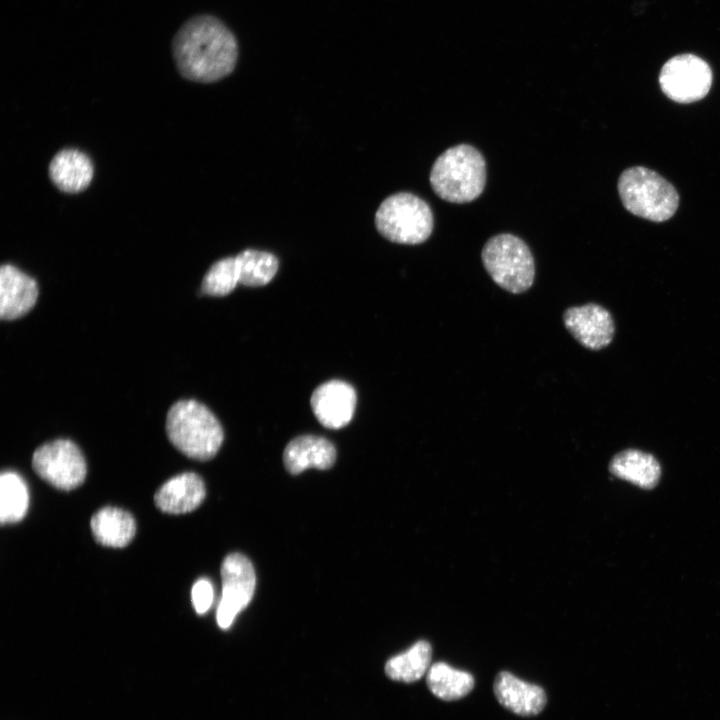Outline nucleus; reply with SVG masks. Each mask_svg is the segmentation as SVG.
I'll return each mask as SVG.
<instances>
[{
  "mask_svg": "<svg viewBox=\"0 0 720 720\" xmlns=\"http://www.w3.org/2000/svg\"><path fill=\"white\" fill-rule=\"evenodd\" d=\"M172 51L181 75L201 83L228 76L238 58L236 37L221 20L211 15L186 21L173 39Z\"/></svg>",
  "mask_w": 720,
  "mask_h": 720,
  "instance_id": "nucleus-1",
  "label": "nucleus"
},
{
  "mask_svg": "<svg viewBox=\"0 0 720 720\" xmlns=\"http://www.w3.org/2000/svg\"><path fill=\"white\" fill-rule=\"evenodd\" d=\"M431 187L441 199L467 203L478 198L486 183L483 155L468 144L453 146L434 162L430 173Z\"/></svg>",
  "mask_w": 720,
  "mask_h": 720,
  "instance_id": "nucleus-2",
  "label": "nucleus"
},
{
  "mask_svg": "<svg viewBox=\"0 0 720 720\" xmlns=\"http://www.w3.org/2000/svg\"><path fill=\"white\" fill-rule=\"evenodd\" d=\"M166 432L178 450L200 461L213 458L224 439L218 419L196 400H180L171 406L166 418Z\"/></svg>",
  "mask_w": 720,
  "mask_h": 720,
  "instance_id": "nucleus-3",
  "label": "nucleus"
},
{
  "mask_svg": "<svg viewBox=\"0 0 720 720\" xmlns=\"http://www.w3.org/2000/svg\"><path fill=\"white\" fill-rule=\"evenodd\" d=\"M618 192L629 212L654 222L671 218L679 204L678 193L672 184L645 167L623 171L618 180Z\"/></svg>",
  "mask_w": 720,
  "mask_h": 720,
  "instance_id": "nucleus-4",
  "label": "nucleus"
},
{
  "mask_svg": "<svg viewBox=\"0 0 720 720\" xmlns=\"http://www.w3.org/2000/svg\"><path fill=\"white\" fill-rule=\"evenodd\" d=\"M481 258L490 277L504 290L519 294L532 286L533 255L519 237L509 233L491 237L482 249Z\"/></svg>",
  "mask_w": 720,
  "mask_h": 720,
  "instance_id": "nucleus-5",
  "label": "nucleus"
},
{
  "mask_svg": "<svg viewBox=\"0 0 720 720\" xmlns=\"http://www.w3.org/2000/svg\"><path fill=\"white\" fill-rule=\"evenodd\" d=\"M376 228L391 242L416 245L426 241L433 230L430 206L420 197L401 192L386 198L375 215Z\"/></svg>",
  "mask_w": 720,
  "mask_h": 720,
  "instance_id": "nucleus-6",
  "label": "nucleus"
},
{
  "mask_svg": "<svg viewBox=\"0 0 720 720\" xmlns=\"http://www.w3.org/2000/svg\"><path fill=\"white\" fill-rule=\"evenodd\" d=\"M35 472L47 483L61 490L80 486L87 473L80 449L67 439H58L38 447L32 457Z\"/></svg>",
  "mask_w": 720,
  "mask_h": 720,
  "instance_id": "nucleus-7",
  "label": "nucleus"
},
{
  "mask_svg": "<svg viewBox=\"0 0 720 720\" xmlns=\"http://www.w3.org/2000/svg\"><path fill=\"white\" fill-rule=\"evenodd\" d=\"M663 93L678 103H692L704 98L712 84L709 65L692 54L677 55L668 60L659 75Z\"/></svg>",
  "mask_w": 720,
  "mask_h": 720,
  "instance_id": "nucleus-8",
  "label": "nucleus"
},
{
  "mask_svg": "<svg viewBox=\"0 0 720 720\" xmlns=\"http://www.w3.org/2000/svg\"><path fill=\"white\" fill-rule=\"evenodd\" d=\"M222 595L216 612L217 624L228 629L234 619L250 603L256 586L251 561L240 553L225 557L221 565Z\"/></svg>",
  "mask_w": 720,
  "mask_h": 720,
  "instance_id": "nucleus-9",
  "label": "nucleus"
},
{
  "mask_svg": "<svg viewBox=\"0 0 720 720\" xmlns=\"http://www.w3.org/2000/svg\"><path fill=\"white\" fill-rule=\"evenodd\" d=\"M563 322L570 334L590 350L607 347L614 337L615 324L611 313L596 303L566 309Z\"/></svg>",
  "mask_w": 720,
  "mask_h": 720,
  "instance_id": "nucleus-10",
  "label": "nucleus"
},
{
  "mask_svg": "<svg viewBox=\"0 0 720 720\" xmlns=\"http://www.w3.org/2000/svg\"><path fill=\"white\" fill-rule=\"evenodd\" d=\"M354 388L341 380H331L317 387L311 396L312 410L326 428L340 429L353 418L356 407Z\"/></svg>",
  "mask_w": 720,
  "mask_h": 720,
  "instance_id": "nucleus-11",
  "label": "nucleus"
},
{
  "mask_svg": "<svg viewBox=\"0 0 720 720\" xmlns=\"http://www.w3.org/2000/svg\"><path fill=\"white\" fill-rule=\"evenodd\" d=\"M493 690L498 702L519 716H535L544 709L547 702L542 687L526 682L508 671L497 674Z\"/></svg>",
  "mask_w": 720,
  "mask_h": 720,
  "instance_id": "nucleus-12",
  "label": "nucleus"
},
{
  "mask_svg": "<svg viewBox=\"0 0 720 720\" xmlns=\"http://www.w3.org/2000/svg\"><path fill=\"white\" fill-rule=\"evenodd\" d=\"M38 297L36 281L11 264L0 269V316L13 320L26 314Z\"/></svg>",
  "mask_w": 720,
  "mask_h": 720,
  "instance_id": "nucleus-13",
  "label": "nucleus"
},
{
  "mask_svg": "<svg viewBox=\"0 0 720 720\" xmlns=\"http://www.w3.org/2000/svg\"><path fill=\"white\" fill-rule=\"evenodd\" d=\"M205 495L202 478L194 472H186L166 481L156 491L154 502L162 512L183 514L199 507Z\"/></svg>",
  "mask_w": 720,
  "mask_h": 720,
  "instance_id": "nucleus-14",
  "label": "nucleus"
},
{
  "mask_svg": "<svg viewBox=\"0 0 720 720\" xmlns=\"http://www.w3.org/2000/svg\"><path fill=\"white\" fill-rule=\"evenodd\" d=\"M336 459L334 445L327 439L315 435H303L291 440L283 453L286 469L299 474L308 468L328 469Z\"/></svg>",
  "mask_w": 720,
  "mask_h": 720,
  "instance_id": "nucleus-15",
  "label": "nucleus"
},
{
  "mask_svg": "<svg viewBox=\"0 0 720 720\" xmlns=\"http://www.w3.org/2000/svg\"><path fill=\"white\" fill-rule=\"evenodd\" d=\"M93 164L90 158L76 149L59 151L49 165L50 179L66 193L85 190L93 178Z\"/></svg>",
  "mask_w": 720,
  "mask_h": 720,
  "instance_id": "nucleus-16",
  "label": "nucleus"
},
{
  "mask_svg": "<svg viewBox=\"0 0 720 720\" xmlns=\"http://www.w3.org/2000/svg\"><path fill=\"white\" fill-rule=\"evenodd\" d=\"M609 470L614 476L645 489L653 488L661 475L657 459L637 449H626L616 454L610 461Z\"/></svg>",
  "mask_w": 720,
  "mask_h": 720,
  "instance_id": "nucleus-17",
  "label": "nucleus"
},
{
  "mask_svg": "<svg viewBox=\"0 0 720 720\" xmlns=\"http://www.w3.org/2000/svg\"><path fill=\"white\" fill-rule=\"evenodd\" d=\"M95 540L107 547L121 548L129 544L136 532L134 518L125 510L104 507L90 521Z\"/></svg>",
  "mask_w": 720,
  "mask_h": 720,
  "instance_id": "nucleus-18",
  "label": "nucleus"
},
{
  "mask_svg": "<svg viewBox=\"0 0 720 720\" xmlns=\"http://www.w3.org/2000/svg\"><path fill=\"white\" fill-rule=\"evenodd\" d=\"M426 684L437 698L455 701L472 691L474 678L467 671L453 668L445 662H436L426 674Z\"/></svg>",
  "mask_w": 720,
  "mask_h": 720,
  "instance_id": "nucleus-19",
  "label": "nucleus"
},
{
  "mask_svg": "<svg viewBox=\"0 0 720 720\" xmlns=\"http://www.w3.org/2000/svg\"><path fill=\"white\" fill-rule=\"evenodd\" d=\"M431 659L430 643L420 640L405 652L390 658L385 665V673L392 680L412 683L427 674L432 665Z\"/></svg>",
  "mask_w": 720,
  "mask_h": 720,
  "instance_id": "nucleus-20",
  "label": "nucleus"
},
{
  "mask_svg": "<svg viewBox=\"0 0 720 720\" xmlns=\"http://www.w3.org/2000/svg\"><path fill=\"white\" fill-rule=\"evenodd\" d=\"M29 505V493L23 478L11 471L0 476L1 524L16 523L24 518Z\"/></svg>",
  "mask_w": 720,
  "mask_h": 720,
  "instance_id": "nucleus-21",
  "label": "nucleus"
},
{
  "mask_svg": "<svg viewBox=\"0 0 720 720\" xmlns=\"http://www.w3.org/2000/svg\"><path fill=\"white\" fill-rule=\"evenodd\" d=\"M236 257L239 283L258 287L269 283L278 270L277 258L265 251L246 249Z\"/></svg>",
  "mask_w": 720,
  "mask_h": 720,
  "instance_id": "nucleus-22",
  "label": "nucleus"
},
{
  "mask_svg": "<svg viewBox=\"0 0 720 720\" xmlns=\"http://www.w3.org/2000/svg\"><path fill=\"white\" fill-rule=\"evenodd\" d=\"M239 283L236 257H226L215 262L205 274L202 292L211 296H225Z\"/></svg>",
  "mask_w": 720,
  "mask_h": 720,
  "instance_id": "nucleus-23",
  "label": "nucleus"
},
{
  "mask_svg": "<svg viewBox=\"0 0 720 720\" xmlns=\"http://www.w3.org/2000/svg\"><path fill=\"white\" fill-rule=\"evenodd\" d=\"M192 603L198 614L206 613L214 598V591L211 582L208 579L201 578L197 580L191 589Z\"/></svg>",
  "mask_w": 720,
  "mask_h": 720,
  "instance_id": "nucleus-24",
  "label": "nucleus"
}]
</instances>
